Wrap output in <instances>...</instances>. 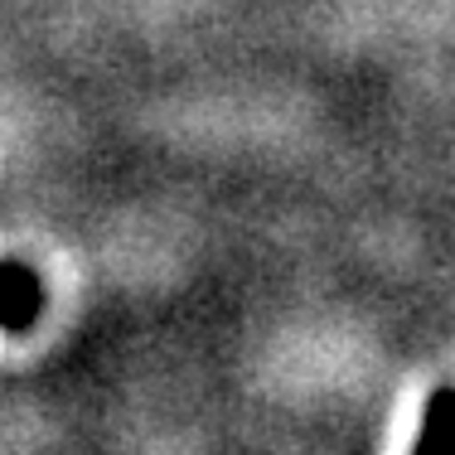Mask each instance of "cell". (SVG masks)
Listing matches in <instances>:
<instances>
[{
    "label": "cell",
    "mask_w": 455,
    "mask_h": 455,
    "mask_svg": "<svg viewBox=\"0 0 455 455\" xmlns=\"http://www.w3.org/2000/svg\"><path fill=\"white\" fill-rule=\"evenodd\" d=\"M44 310V286L29 267L0 262V330H29Z\"/></svg>",
    "instance_id": "obj_1"
},
{
    "label": "cell",
    "mask_w": 455,
    "mask_h": 455,
    "mask_svg": "<svg viewBox=\"0 0 455 455\" xmlns=\"http://www.w3.org/2000/svg\"><path fill=\"white\" fill-rule=\"evenodd\" d=\"M417 455H455V393H436V397H431Z\"/></svg>",
    "instance_id": "obj_2"
}]
</instances>
